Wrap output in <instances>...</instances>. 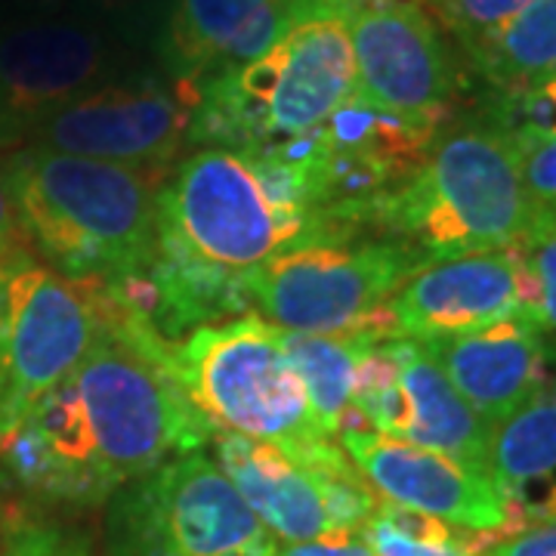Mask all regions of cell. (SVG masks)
I'll return each instance as SVG.
<instances>
[{
	"mask_svg": "<svg viewBox=\"0 0 556 556\" xmlns=\"http://www.w3.org/2000/svg\"><path fill=\"white\" fill-rule=\"evenodd\" d=\"M457 43H470L514 20L532 0H417Z\"/></svg>",
	"mask_w": 556,
	"mask_h": 556,
	"instance_id": "cb8c5ba5",
	"label": "cell"
},
{
	"mask_svg": "<svg viewBox=\"0 0 556 556\" xmlns=\"http://www.w3.org/2000/svg\"><path fill=\"white\" fill-rule=\"evenodd\" d=\"M25 248H28V244L22 239L20 223H16V214H13V207H10L7 189H3V179H0V263L16 257Z\"/></svg>",
	"mask_w": 556,
	"mask_h": 556,
	"instance_id": "f546056e",
	"label": "cell"
},
{
	"mask_svg": "<svg viewBox=\"0 0 556 556\" xmlns=\"http://www.w3.org/2000/svg\"><path fill=\"white\" fill-rule=\"evenodd\" d=\"M375 556H473V532L455 529L437 517L399 507L380 497L375 514L358 529Z\"/></svg>",
	"mask_w": 556,
	"mask_h": 556,
	"instance_id": "7402d4cb",
	"label": "cell"
},
{
	"mask_svg": "<svg viewBox=\"0 0 556 556\" xmlns=\"http://www.w3.org/2000/svg\"><path fill=\"white\" fill-rule=\"evenodd\" d=\"M276 556H375V551L365 544V538L358 535V532H343V535L288 544L285 551L278 547Z\"/></svg>",
	"mask_w": 556,
	"mask_h": 556,
	"instance_id": "f1b7e54d",
	"label": "cell"
},
{
	"mask_svg": "<svg viewBox=\"0 0 556 556\" xmlns=\"http://www.w3.org/2000/svg\"><path fill=\"white\" fill-rule=\"evenodd\" d=\"M522 285V248L427 263L387 303L393 338L430 343L526 318Z\"/></svg>",
	"mask_w": 556,
	"mask_h": 556,
	"instance_id": "5bb4252c",
	"label": "cell"
},
{
	"mask_svg": "<svg viewBox=\"0 0 556 556\" xmlns=\"http://www.w3.org/2000/svg\"><path fill=\"white\" fill-rule=\"evenodd\" d=\"M424 346L492 430L535 396L556 365V338L526 318H507Z\"/></svg>",
	"mask_w": 556,
	"mask_h": 556,
	"instance_id": "2e32d148",
	"label": "cell"
},
{
	"mask_svg": "<svg viewBox=\"0 0 556 556\" xmlns=\"http://www.w3.org/2000/svg\"><path fill=\"white\" fill-rule=\"evenodd\" d=\"M547 229H554V232H556V214H551V217L541 219V229H538V232H547Z\"/></svg>",
	"mask_w": 556,
	"mask_h": 556,
	"instance_id": "1f68e13d",
	"label": "cell"
},
{
	"mask_svg": "<svg viewBox=\"0 0 556 556\" xmlns=\"http://www.w3.org/2000/svg\"><path fill=\"white\" fill-rule=\"evenodd\" d=\"M473 556H556V522L532 526L510 538H489V532H473Z\"/></svg>",
	"mask_w": 556,
	"mask_h": 556,
	"instance_id": "83f0119b",
	"label": "cell"
},
{
	"mask_svg": "<svg viewBox=\"0 0 556 556\" xmlns=\"http://www.w3.org/2000/svg\"><path fill=\"white\" fill-rule=\"evenodd\" d=\"M526 263L532 273V309L529 321L538 331L556 338V232H538L529 244H522Z\"/></svg>",
	"mask_w": 556,
	"mask_h": 556,
	"instance_id": "484cf974",
	"label": "cell"
},
{
	"mask_svg": "<svg viewBox=\"0 0 556 556\" xmlns=\"http://www.w3.org/2000/svg\"><path fill=\"white\" fill-rule=\"evenodd\" d=\"M338 445L383 501L437 517L464 532H501L504 504L492 479L452 457L353 424Z\"/></svg>",
	"mask_w": 556,
	"mask_h": 556,
	"instance_id": "9a60e30c",
	"label": "cell"
},
{
	"mask_svg": "<svg viewBox=\"0 0 556 556\" xmlns=\"http://www.w3.org/2000/svg\"><path fill=\"white\" fill-rule=\"evenodd\" d=\"M90 294L100 306L90 350L0 445V489L53 507L105 504L217 433L174 378L170 343L97 288Z\"/></svg>",
	"mask_w": 556,
	"mask_h": 556,
	"instance_id": "6da1fadb",
	"label": "cell"
},
{
	"mask_svg": "<svg viewBox=\"0 0 556 556\" xmlns=\"http://www.w3.org/2000/svg\"><path fill=\"white\" fill-rule=\"evenodd\" d=\"M3 556H93L90 538L50 519H7Z\"/></svg>",
	"mask_w": 556,
	"mask_h": 556,
	"instance_id": "d4e9b609",
	"label": "cell"
},
{
	"mask_svg": "<svg viewBox=\"0 0 556 556\" xmlns=\"http://www.w3.org/2000/svg\"><path fill=\"white\" fill-rule=\"evenodd\" d=\"M195 100L164 87H112L65 102L35 127V146L167 177L189 137Z\"/></svg>",
	"mask_w": 556,
	"mask_h": 556,
	"instance_id": "4fadbf2b",
	"label": "cell"
},
{
	"mask_svg": "<svg viewBox=\"0 0 556 556\" xmlns=\"http://www.w3.org/2000/svg\"><path fill=\"white\" fill-rule=\"evenodd\" d=\"M273 0H177L164 60L177 78V90L199 100V87L223 72L236 40L266 13Z\"/></svg>",
	"mask_w": 556,
	"mask_h": 556,
	"instance_id": "ffe728a7",
	"label": "cell"
},
{
	"mask_svg": "<svg viewBox=\"0 0 556 556\" xmlns=\"http://www.w3.org/2000/svg\"><path fill=\"white\" fill-rule=\"evenodd\" d=\"M3 538H7V514L0 507V556H3Z\"/></svg>",
	"mask_w": 556,
	"mask_h": 556,
	"instance_id": "4dcf8cb0",
	"label": "cell"
},
{
	"mask_svg": "<svg viewBox=\"0 0 556 556\" xmlns=\"http://www.w3.org/2000/svg\"><path fill=\"white\" fill-rule=\"evenodd\" d=\"M541 214L526 189L519 146L485 118L442 127L424 164L383 201L375 229L427 263L522 248Z\"/></svg>",
	"mask_w": 556,
	"mask_h": 556,
	"instance_id": "3957f363",
	"label": "cell"
},
{
	"mask_svg": "<svg viewBox=\"0 0 556 556\" xmlns=\"http://www.w3.org/2000/svg\"><path fill=\"white\" fill-rule=\"evenodd\" d=\"M353 415L375 433L452 457L489 477L492 427L417 340L383 338L368 346L358 365Z\"/></svg>",
	"mask_w": 556,
	"mask_h": 556,
	"instance_id": "8fae6325",
	"label": "cell"
},
{
	"mask_svg": "<svg viewBox=\"0 0 556 556\" xmlns=\"http://www.w3.org/2000/svg\"><path fill=\"white\" fill-rule=\"evenodd\" d=\"M170 371L217 430L276 445L300 460L343 455L318 427L285 331L257 313L201 325L170 343Z\"/></svg>",
	"mask_w": 556,
	"mask_h": 556,
	"instance_id": "8992f818",
	"label": "cell"
},
{
	"mask_svg": "<svg viewBox=\"0 0 556 556\" xmlns=\"http://www.w3.org/2000/svg\"><path fill=\"white\" fill-rule=\"evenodd\" d=\"M356 7L358 0H328L263 56L204 80L186 139L201 149L254 152L325 124L356 87Z\"/></svg>",
	"mask_w": 556,
	"mask_h": 556,
	"instance_id": "5b68a950",
	"label": "cell"
},
{
	"mask_svg": "<svg viewBox=\"0 0 556 556\" xmlns=\"http://www.w3.org/2000/svg\"><path fill=\"white\" fill-rule=\"evenodd\" d=\"M159 236L226 273H251L281 251L338 236L303 179L273 155L199 149L159 189Z\"/></svg>",
	"mask_w": 556,
	"mask_h": 556,
	"instance_id": "277c9868",
	"label": "cell"
},
{
	"mask_svg": "<svg viewBox=\"0 0 556 556\" xmlns=\"http://www.w3.org/2000/svg\"><path fill=\"white\" fill-rule=\"evenodd\" d=\"M492 97L526 93L556 78V0H532L501 28L460 47Z\"/></svg>",
	"mask_w": 556,
	"mask_h": 556,
	"instance_id": "d6986e66",
	"label": "cell"
},
{
	"mask_svg": "<svg viewBox=\"0 0 556 556\" xmlns=\"http://www.w3.org/2000/svg\"><path fill=\"white\" fill-rule=\"evenodd\" d=\"M489 479L504 504V529L489 538L556 522V365L535 396L492 430Z\"/></svg>",
	"mask_w": 556,
	"mask_h": 556,
	"instance_id": "ac0fdd59",
	"label": "cell"
},
{
	"mask_svg": "<svg viewBox=\"0 0 556 556\" xmlns=\"http://www.w3.org/2000/svg\"><path fill=\"white\" fill-rule=\"evenodd\" d=\"M0 179L28 251L62 278L112 285L155 263L167 177L28 146Z\"/></svg>",
	"mask_w": 556,
	"mask_h": 556,
	"instance_id": "7a4b0ae2",
	"label": "cell"
},
{
	"mask_svg": "<svg viewBox=\"0 0 556 556\" xmlns=\"http://www.w3.org/2000/svg\"><path fill=\"white\" fill-rule=\"evenodd\" d=\"M276 554V535L201 448L170 457L105 501V556Z\"/></svg>",
	"mask_w": 556,
	"mask_h": 556,
	"instance_id": "ba28073f",
	"label": "cell"
},
{
	"mask_svg": "<svg viewBox=\"0 0 556 556\" xmlns=\"http://www.w3.org/2000/svg\"><path fill=\"white\" fill-rule=\"evenodd\" d=\"M485 118L510 134L517 146L556 137V78L526 93L492 97Z\"/></svg>",
	"mask_w": 556,
	"mask_h": 556,
	"instance_id": "603a6c76",
	"label": "cell"
},
{
	"mask_svg": "<svg viewBox=\"0 0 556 556\" xmlns=\"http://www.w3.org/2000/svg\"><path fill=\"white\" fill-rule=\"evenodd\" d=\"M375 340H383L368 331H350V334H298L285 331L288 356L298 368L303 390L309 399V408L316 415L318 427L338 442V437L362 424L353 415V393L362 356Z\"/></svg>",
	"mask_w": 556,
	"mask_h": 556,
	"instance_id": "44dd1931",
	"label": "cell"
},
{
	"mask_svg": "<svg viewBox=\"0 0 556 556\" xmlns=\"http://www.w3.org/2000/svg\"><path fill=\"white\" fill-rule=\"evenodd\" d=\"M100 331L87 285L43 266L28 248L0 263V445L60 383Z\"/></svg>",
	"mask_w": 556,
	"mask_h": 556,
	"instance_id": "9c48e42d",
	"label": "cell"
},
{
	"mask_svg": "<svg viewBox=\"0 0 556 556\" xmlns=\"http://www.w3.org/2000/svg\"><path fill=\"white\" fill-rule=\"evenodd\" d=\"M211 448L244 504L285 544L358 532L380 501L346 452L334 460H300L226 430L214 433Z\"/></svg>",
	"mask_w": 556,
	"mask_h": 556,
	"instance_id": "30bf717a",
	"label": "cell"
},
{
	"mask_svg": "<svg viewBox=\"0 0 556 556\" xmlns=\"http://www.w3.org/2000/svg\"><path fill=\"white\" fill-rule=\"evenodd\" d=\"M519 167L541 219L556 214V137L519 146Z\"/></svg>",
	"mask_w": 556,
	"mask_h": 556,
	"instance_id": "4316f807",
	"label": "cell"
},
{
	"mask_svg": "<svg viewBox=\"0 0 556 556\" xmlns=\"http://www.w3.org/2000/svg\"><path fill=\"white\" fill-rule=\"evenodd\" d=\"M350 43L358 100L402 118L448 124L460 72L437 20L417 0H358Z\"/></svg>",
	"mask_w": 556,
	"mask_h": 556,
	"instance_id": "7c38bea8",
	"label": "cell"
},
{
	"mask_svg": "<svg viewBox=\"0 0 556 556\" xmlns=\"http://www.w3.org/2000/svg\"><path fill=\"white\" fill-rule=\"evenodd\" d=\"M427 260L396 239H331L244 273L251 306L281 331L393 338L387 303Z\"/></svg>",
	"mask_w": 556,
	"mask_h": 556,
	"instance_id": "52a82bcc",
	"label": "cell"
},
{
	"mask_svg": "<svg viewBox=\"0 0 556 556\" xmlns=\"http://www.w3.org/2000/svg\"><path fill=\"white\" fill-rule=\"evenodd\" d=\"M102 43L68 22H35L0 35V137L38 127L100 75Z\"/></svg>",
	"mask_w": 556,
	"mask_h": 556,
	"instance_id": "e0dca14e",
	"label": "cell"
}]
</instances>
